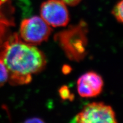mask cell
<instances>
[{
  "mask_svg": "<svg viewBox=\"0 0 123 123\" xmlns=\"http://www.w3.org/2000/svg\"><path fill=\"white\" fill-rule=\"evenodd\" d=\"M62 1L65 3L66 4L68 5L69 6H74L77 5L81 2V0H62Z\"/></svg>",
  "mask_w": 123,
  "mask_h": 123,
  "instance_id": "cell-12",
  "label": "cell"
},
{
  "mask_svg": "<svg viewBox=\"0 0 123 123\" xmlns=\"http://www.w3.org/2000/svg\"><path fill=\"white\" fill-rule=\"evenodd\" d=\"M59 93L60 95H61V97L63 99H69L71 96L70 91H69L68 88L67 87H66V86L62 87L60 89Z\"/></svg>",
  "mask_w": 123,
  "mask_h": 123,
  "instance_id": "cell-10",
  "label": "cell"
},
{
  "mask_svg": "<svg viewBox=\"0 0 123 123\" xmlns=\"http://www.w3.org/2000/svg\"><path fill=\"white\" fill-rule=\"evenodd\" d=\"M41 18L52 27L66 26L70 15L66 4L62 0H47L42 4L40 9Z\"/></svg>",
  "mask_w": 123,
  "mask_h": 123,
  "instance_id": "cell-5",
  "label": "cell"
},
{
  "mask_svg": "<svg viewBox=\"0 0 123 123\" xmlns=\"http://www.w3.org/2000/svg\"><path fill=\"white\" fill-rule=\"evenodd\" d=\"M75 120L76 123H118L113 108L103 102L87 104L78 113Z\"/></svg>",
  "mask_w": 123,
  "mask_h": 123,
  "instance_id": "cell-4",
  "label": "cell"
},
{
  "mask_svg": "<svg viewBox=\"0 0 123 123\" xmlns=\"http://www.w3.org/2000/svg\"><path fill=\"white\" fill-rule=\"evenodd\" d=\"M6 0H0V19H4V18H6L5 17L4 14L2 12V8L3 6L6 4Z\"/></svg>",
  "mask_w": 123,
  "mask_h": 123,
  "instance_id": "cell-13",
  "label": "cell"
},
{
  "mask_svg": "<svg viewBox=\"0 0 123 123\" xmlns=\"http://www.w3.org/2000/svg\"><path fill=\"white\" fill-rule=\"evenodd\" d=\"M123 0H120L117 3L112 11V14L113 15L117 21L120 23H123Z\"/></svg>",
  "mask_w": 123,
  "mask_h": 123,
  "instance_id": "cell-7",
  "label": "cell"
},
{
  "mask_svg": "<svg viewBox=\"0 0 123 123\" xmlns=\"http://www.w3.org/2000/svg\"><path fill=\"white\" fill-rule=\"evenodd\" d=\"M23 123H46L42 119L38 117L29 118L26 120Z\"/></svg>",
  "mask_w": 123,
  "mask_h": 123,
  "instance_id": "cell-11",
  "label": "cell"
},
{
  "mask_svg": "<svg viewBox=\"0 0 123 123\" xmlns=\"http://www.w3.org/2000/svg\"><path fill=\"white\" fill-rule=\"evenodd\" d=\"M9 24H10V22L7 18L0 19V41L2 39L6 27Z\"/></svg>",
  "mask_w": 123,
  "mask_h": 123,
  "instance_id": "cell-9",
  "label": "cell"
},
{
  "mask_svg": "<svg viewBox=\"0 0 123 123\" xmlns=\"http://www.w3.org/2000/svg\"><path fill=\"white\" fill-rule=\"evenodd\" d=\"M0 63L6 69L9 82L15 86L31 82L33 75L45 68L47 61L42 51L14 34L0 43Z\"/></svg>",
  "mask_w": 123,
  "mask_h": 123,
  "instance_id": "cell-1",
  "label": "cell"
},
{
  "mask_svg": "<svg viewBox=\"0 0 123 123\" xmlns=\"http://www.w3.org/2000/svg\"><path fill=\"white\" fill-rule=\"evenodd\" d=\"M104 87V81L98 73L87 72L79 77L77 80V90L82 98H94L101 93Z\"/></svg>",
  "mask_w": 123,
  "mask_h": 123,
  "instance_id": "cell-6",
  "label": "cell"
},
{
  "mask_svg": "<svg viewBox=\"0 0 123 123\" xmlns=\"http://www.w3.org/2000/svg\"><path fill=\"white\" fill-rule=\"evenodd\" d=\"M51 32V27L42 18L34 16L22 21L19 37L26 43L37 45L47 41Z\"/></svg>",
  "mask_w": 123,
  "mask_h": 123,
  "instance_id": "cell-3",
  "label": "cell"
},
{
  "mask_svg": "<svg viewBox=\"0 0 123 123\" xmlns=\"http://www.w3.org/2000/svg\"><path fill=\"white\" fill-rule=\"evenodd\" d=\"M88 27L81 21L55 35V40L69 59L79 62L87 55Z\"/></svg>",
  "mask_w": 123,
  "mask_h": 123,
  "instance_id": "cell-2",
  "label": "cell"
},
{
  "mask_svg": "<svg viewBox=\"0 0 123 123\" xmlns=\"http://www.w3.org/2000/svg\"><path fill=\"white\" fill-rule=\"evenodd\" d=\"M8 81V74L5 66L0 63V87Z\"/></svg>",
  "mask_w": 123,
  "mask_h": 123,
  "instance_id": "cell-8",
  "label": "cell"
}]
</instances>
